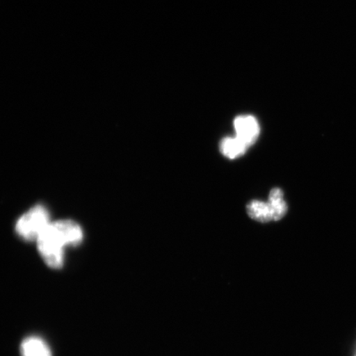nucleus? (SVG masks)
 <instances>
[{
    "mask_svg": "<svg viewBox=\"0 0 356 356\" xmlns=\"http://www.w3.org/2000/svg\"><path fill=\"white\" fill-rule=\"evenodd\" d=\"M83 231L72 220L51 222L38 238V248L46 264L52 269L64 265L65 248L77 246L83 240Z\"/></svg>",
    "mask_w": 356,
    "mask_h": 356,
    "instance_id": "1",
    "label": "nucleus"
},
{
    "mask_svg": "<svg viewBox=\"0 0 356 356\" xmlns=\"http://www.w3.org/2000/svg\"><path fill=\"white\" fill-rule=\"evenodd\" d=\"M51 224L50 216L47 209L42 206H35L24 216L16 224V232L21 238L28 241H37L44 230Z\"/></svg>",
    "mask_w": 356,
    "mask_h": 356,
    "instance_id": "2",
    "label": "nucleus"
},
{
    "mask_svg": "<svg viewBox=\"0 0 356 356\" xmlns=\"http://www.w3.org/2000/svg\"><path fill=\"white\" fill-rule=\"evenodd\" d=\"M234 128L238 139L248 147L254 144L259 136V124L252 115H239L235 119Z\"/></svg>",
    "mask_w": 356,
    "mask_h": 356,
    "instance_id": "3",
    "label": "nucleus"
},
{
    "mask_svg": "<svg viewBox=\"0 0 356 356\" xmlns=\"http://www.w3.org/2000/svg\"><path fill=\"white\" fill-rule=\"evenodd\" d=\"M20 351L22 356H52L50 346L42 338L29 337L22 341Z\"/></svg>",
    "mask_w": 356,
    "mask_h": 356,
    "instance_id": "4",
    "label": "nucleus"
},
{
    "mask_svg": "<svg viewBox=\"0 0 356 356\" xmlns=\"http://www.w3.org/2000/svg\"><path fill=\"white\" fill-rule=\"evenodd\" d=\"M248 148V147L237 136L225 138L220 144L221 153L231 159L241 157Z\"/></svg>",
    "mask_w": 356,
    "mask_h": 356,
    "instance_id": "5",
    "label": "nucleus"
},
{
    "mask_svg": "<svg viewBox=\"0 0 356 356\" xmlns=\"http://www.w3.org/2000/svg\"><path fill=\"white\" fill-rule=\"evenodd\" d=\"M268 203L273 213V220H282L286 215L288 206L286 200H284V193L282 189L277 188L270 191Z\"/></svg>",
    "mask_w": 356,
    "mask_h": 356,
    "instance_id": "6",
    "label": "nucleus"
},
{
    "mask_svg": "<svg viewBox=\"0 0 356 356\" xmlns=\"http://www.w3.org/2000/svg\"><path fill=\"white\" fill-rule=\"evenodd\" d=\"M247 212L252 219L261 222L273 220V213L268 202L252 200L247 206Z\"/></svg>",
    "mask_w": 356,
    "mask_h": 356,
    "instance_id": "7",
    "label": "nucleus"
},
{
    "mask_svg": "<svg viewBox=\"0 0 356 356\" xmlns=\"http://www.w3.org/2000/svg\"><path fill=\"white\" fill-rule=\"evenodd\" d=\"M355 356H356V353H355Z\"/></svg>",
    "mask_w": 356,
    "mask_h": 356,
    "instance_id": "8",
    "label": "nucleus"
}]
</instances>
